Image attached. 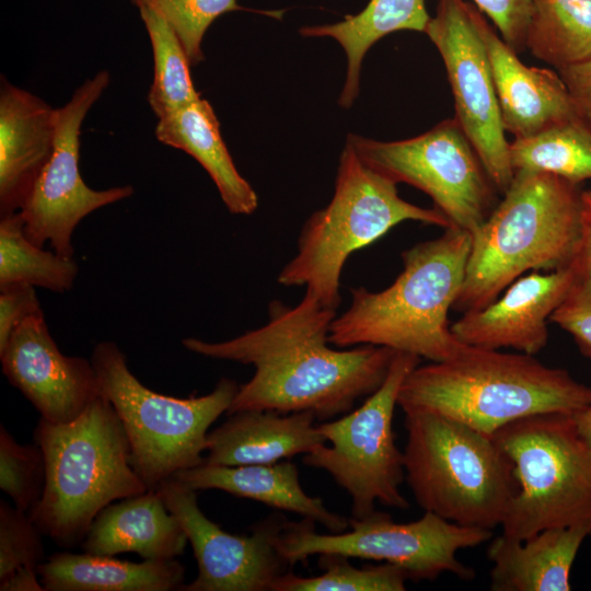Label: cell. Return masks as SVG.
Wrapping results in <instances>:
<instances>
[{
    "mask_svg": "<svg viewBox=\"0 0 591 591\" xmlns=\"http://www.w3.org/2000/svg\"><path fill=\"white\" fill-rule=\"evenodd\" d=\"M335 310L311 293L294 306L275 300L263 326L223 341L188 337L189 351L219 360L252 364V379L240 385L227 412H311L328 420L348 413L355 402L384 382L396 350L383 346L329 347Z\"/></svg>",
    "mask_w": 591,
    "mask_h": 591,
    "instance_id": "1",
    "label": "cell"
},
{
    "mask_svg": "<svg viewBox=\"0 0 591 591\" xmlns=\"http://www.w3.org/2000/svg\"><path fill=\"white\" fill-rule=\"evenodd\" d=\"M470 232L449 227L439 237L402 254L403 270L381 291L350 289L349 308L333 320L329 344L374 345L439 362L467 345L451 331L449 311L461 291L471 252Z\"/></svg>",
    "mask_w": 591,
    "mask_h": 591,
    "instance_id": "2",
    "label": "cell"
},
{
    "mask_svg": "<svg viewBox=\"0 0 591 591\" xmlns=\"http://www.w3.org/2000/svg\"><path fill=\"white\" fill-rule=\"evenodd\" d=\"M582 190L552 173L514 171L503 198L471 234L465 277L452 309L480 310L528 270L571 265L581 241Z\"/></svg>",
    "mask_w": 591,
    "mask_h": 591,
    "instance_id": "3",
    "label": "cell"
},
{
    "mask_svg": "<svg viewBox=\"0 0 591 591\" xmlns=\"http://www.w3.org/2000/svg\"><path fill=\"white\" fill-rule=\"evenodd\" d=\"M397 405L493 436L520 418L572 414L591 405V386L533 355L467 346L449 360L415 367L401 385Z\"/></svg>",
    "mask_w": 591,
    "mask_h": 591,
    "instance_id": "4",
    "label": "cell"
},
{
    "mask_svg": "<svg viewBox=\"0 0 591 591\" xmlns=\"http://www.w3.org/2000/svg\"><path fill=\"white\" fill-rule=\"evenodd\" d=\"M34 437L45 456L46 480L28 514L59 546L81 543L96 515L114 500L148 490L131 464L124 426L102 394L72 421L39 418Z\"/></svg>",
    "mask_w": 591,
    "mask_h": 591,
    "instance_id": "5",
    "label": "cell"
},
{
    "mask_svg": "<svg viewBox=\"0 0 591 591\" xmlns=\"http://www.w3.org/2000/svg\"><path fill=\"white\" fill-rule=\"evenodd\" d=\"M404 414L405 480L420 508L465 526H500L518 482L494 437L431 412Z\"/></svg>",
    "mask_w": 591,
    "mask_h": 591,
    "instance_id": "6",
    "label": "cell"
},
{
    "mask_svg": "<svg viewBox=\"0 0 591 591\" xmlns=\"http://www.w3.org/2000/svg\"><path fill=\"white\" fill-rule=\"evenodd\" d=\"M396 185L366 164L346 142L333 197L304 222L298 252L277 281L285 287L304 286L324 308L336 311L341 302V271L352 253L406 220L451 227L437 208H422L399 197Z\"/></svg>",
    "mask_w": 591,
    "mask_h": 591,
    "instance_id": "7",
    "label": "cell"
},
{
    "mask_svg": "<svg viewBox=\"0 0 591 591\" xmlns=\"http://www.w3.org/2000/svg\"><path fill=\"white\" fill-rule=\"evenodd\" d=\"M90 360L102 395L124 426L131 464L148 489L204 463L208 430L228 412L239 390L234 380L221 378L206 395L178 398L143 385L113 341L95 345Z\"/></svg>",
    "mask_w": 591,
    "mask_h": 591,
    "instance_id": "8",
    "label": "cell"
},
{
    "mask_svg": "<svg viewBox=\"0 0 591 591\" xmlns=\"http://www.w3.org/2000/svg\"><path fill=\"white\" fill-rule=\"evenodd\" d=\"M511 459L518 491L501 534L523 541L545 529L579 525L591 534V447L570 413L517 419L493 434Z\"/></svg>",
    "mask_w": 591,
    "mask_h": 591,
    "instance_id": "9",
    "label": "cell"
},
{
    "mask_svg": "<svg viewBox=\"0 0 591 591\" xmlns=\"http://www.w3.org/2000/svg\"><path fill=\"white\" fill-rule=\"evenodd\" d=\"M314 524L303 518L288 521L282 530L278 547L291 566L312 555L336 553L393 564L413 581L434 580L445 572L474 579V569L459 559L457 552L493 536V530L461 525L428 511L416 521L397 523L391 514L373 510L349 519L351 530L340 533L320 534Z\"/></svg>",
    "mask_w": 591,
    "mask_h": 591,
    "instance_id": "10",
    "label": "cell"
},
{
    "mask_svg": "<svg viewBox=\"0 0 591 591\" xmlns=\"http://www.w3.org/2000/svg\"><path fill=\"white\" fill-rule=\"evenodd\" d=\"M420 359L396 351L384 382L360 407L317 425L331 445L302 457L304 465L326 471L349 494L352 518L371 513L375 501L401 510L409 507L401 491L404 455L395 443L393 416L401 385Z\"/></svg>",
    "mask_w": 591,
    "mask_h": 591,
    "instance_id": "11",
    "label": "cell"
},
{
    "mask_svg": "<svg viewBox=\"0 0 591 591\" xmlns=\"http://www.w3.org/2000/svg\"><path fill=\"white\" fill-rule=\"evenodd\" d=\"M346 142L370 167L426 193L451 227L471 234L499 201L498 189L455 117L409 139L379 141L349 134Z\"/></svg>",
    "mask_w": 591,
    "mask_h": 591,
    "instance_id": "12",
    "label": "cell"
},
{
    "mask_svg": "<svg viewBox=\"0 0 591 591\" xmlns=\"http://www.w3.org/2000/svg\"><path fill=\"white\" fill-rule=\"evenodd\" d=\"M484 20L483 12L465 0H439L425 33L443 60L454 117L491 182L503 194L514 171L483 36Z\"/></svg>",
    "mask_w": 591,
    "mask_h": 591,
    "instance_id": "13",
    "label": "cell"
},
{
    "mask_svg": "<svg viewBox=\"0 0 591 591\" xmlns=\"http://www.w3.org/2000/svg\"><path fill=\"white\" fill-rule=\"evenodd\" d=\"M109 81L108 71L97 72L73 92L66 105L57 108L54 152L19 211L26 236L40 247L49 243L62 256L73 257L72 234L84 217L135 192L130 185L93 189L79 171L82 123Z\"/></svg>",
    "mask_w": 591,
    "mask_h": 591,
    "instance_id": "14",
    "label": "cell"
},
{
    "mask_svg": "<svg viewBox=\"0 0 591 591\" xmlns=\"http://www.w3.org/2000/svg\"><path fill=\"white\" fill-rule=\"evenodd\" d=\"M190 543L198 573L181 591H274L291 571L278 542L288 520L274 514L248 535L221 529L200 510L196 491L171 477L155 488Z\"/></svg>",
    "mask_w": 591,
    "mask_h": 591,
    "instance_id": "15",
    "label": "cell"
},
{
    "mask_svg": "<svg viewBox=\"0 0 591 591\" xmlns=\"http://www.w3.org/2000/svg\"><path fill=\"white\" fill-rule=\"evenodd\" d=\"M0 359L9 382L47 421H72L102 394L91 360L59 350L43 311L30 315L14 329L0 350Z\"/></svg>",
    "mask_w": 591,
    "mask_h": 591,
    "instance_id": "16",
    "label": "cell"
},
{
    "mask_svg": "<svg viewBox=\"0 0 591 591\" xmlns=\"http://www.w3.org/2000/svg\"><path fill=\"white\" fill-rule=\"evenodd\" d=\"M582 277L576 260L563 269L521 276L491 304L463 313L451 331L467 346L535 356L547 344L552 313Z\"/></svg>",
    "mask_w": 591,
    "mask_h": 591,
    "instance_id": "17",
    "label": "cell"
},
{
    "mask_svg": "<svg viewBox=\"0 0 591 591\" xmlns=\"http://www.w3.org/2000/svg\"><path fill=\"white\" fill-rule=\"evenodd\" d=\"M57 109L1 77L0 215L19 212L55 148Z\"/></svg>",
    "mask_w": 591,
    "mask_h": 591,
    "instance_id": "18",
    "label": "cell"
},
{
    "mask_svg": "<svg viewBox=\"0 0 591 591\" xmlns=\"http://www.w3.org/2000/svg\"><path fill=\"white\" fill-rule=\"evenodd\" d=\"M482 31L506 132L528 138L579 117L557 71L523 63L486 19Z\"/></svg>",
    "mask_w": 591,
    "mask_h": 591,
    "instance_id": "19",
    "label": "cell"
},
{
    "mask_svg": "<svg viewBox=\"0 0 591 591\" xmlns=\"http://www.w3.org/2000/svg\"><path fill=\"white\" fill-rule=\"evenodd\" d=\"M311 412L241 410L207 433L204 463L273 464L306 454L327 441Z\"/></svg>",
    "mask_w": 591,
    "mask_h": 591,
    "instance_id": "20",
    "label": "cell"
},
{
    "mask_svg": "<svg viewBox=\"0 0 591 591\" xmlns=\"http://www.w3.org/2000/svg\"><path fill=\"white\" fill-rule=\"evenodd\" d=\"M187 536L157 489L105 507L91 523L82 549L94 555L136 553L143 559H174L183 554Z\"/></svg>",
    "mask_w": 591,
    "mask_h": 591,
    "instance_id": "21",
    "label": "cell"
},
{
    "mask_svg": "<svg viewBox=\"0 0 591 591\" xmlns=\"http://www.w3.org/2000/svg\"><path fill=\"white\" fill-rule=\"evenodd\" d=\"M172 477L195 491L223 490L277 510L297 513L321 523L331 533H340L350 526L349 519L332 512L320 497H311L303 490L298 467L290 461L234 466L201 463Z\"/></svg>",
    "mask_w": 591,
    "mask_h": 591,
    "instance_id": "22",
    "label": "cell"
},
{
    "mask_svg": "<svg viewBox=\"0 0 591 591\" xmlns=\"http://www.w3.org/2000/svg\"><path fill=\"white\" fill-rule=\"evenodd\" d=\"M589 536L579 525L545 529L523 541L500 534L488 546L490 590L569 591L572 565Z\"/></svg>",
    "mask_w": 591,
    "mask_h": 591,
    "instance_id": "23",
    "label": "cell"
},
{
    "mask_svg": "<svg viewBox=\"0 0 591 591\" xmlns=\"http://www.w3.org/2000/svg\"><path fill=\"white\" fill-rule=\"evenodd\" d=\"M154 132L159 141L185 151L206 170L231 213L247 216L257 209V194L237 171L207 100L198 99L159 118Z\"/></svg>",
    "mask_w": 591,
    "mask_h": 591,
    "instance_id": "24",
    "label": "cell"
},
{
    "mask_svg": "<svg viewBox=\"0 0 591 591\" xmlns=\"http://www.w3.org/2000/svg\"><path fill=\"white\" fill-rule=\"evenodd\" d=\"M46 591H170L184 584L174 559L132 563L90 553H56L37 568Z\"/></svg>",
    "mask_w": 591,
    "mask_h": 591,
    "instance_id": "25",
    "label": "cell"
},
{
    "mask_svg": "<svg viewBox=\"0 0 591 591\" xmlns=\"http://www.w3.org/2000/svg\"><path fill=\"white\" fill-rule=\"evenodd\" d=\"M430 18L426 0H370L362 11L343 21L308 25L299 32L305 37H332L343 47L347 72L338 104L348 109L358 96L362 60L371 46L398 31L425 33Z\"/></svg>",
    "mask_w": 591,
    "mask_h": 591,
    "instance_id": "26",
    "label": "cell"
},
{
    "mask_svg": "<svg viewBox=\"0 0 591 591\" xmlns=\"http://www.w3.org/2000/svg\"><path fill=\"white\" fill-rule=\"evenodd\" d=\"M525 48L557 70L591 58V0H533Z\"/></svg>",
    "mask_w": 591,
    "mask_h": 591,
    "instance_id": "27",
    "label": "cell"
},
{
    "mask_svg": "<svg viewBox=\"0 0 591 591\" xmlns=\"http://www.w3.org/2000/svg\"><path fill=\"white\" fill-rule=\"evenodd\" d=\"M513 171L533 170L580 184L591 179V126L580 117L509 144Z\"/></svg>",
    "mask_w": 591,
    "mask_h": 591,
    "instance_id": "28",
    "label": "cell"
},
{
    "mask_svg": "<svg viewBox=\"0 0 591 591\" xmlns=\"http://www.w3.org/2000/svg\"><path fill=\"white\" fill-rule=\"evenodd\" d=\"M78 271L73 257L44 251L26 236L20 212L1 217L0 287L28 283L66 292L73 287Z\"/></svg>",
    "mask_w": 591,
    "mask_h": 591,
    "instance_id": "29",
    "label": "cell"
},
{
    "mask_svg": "<svg viewBox=\"0 0 591 591\" xmlns=\"http://www.w3.org/2000/svg\"><path fill=\"white\" fill-rule=\"evenodd\" d=\"M149 34L154 73L148 93L153 113L163 117L198 99L190 77V61L172 26L151 5H137Z\"/></svg>",
    "mask_w": 591,
    "mask_h": 591,
    "instance_id": "30",
    "label": "cell"
},
{
    "mask_svg": "<svg viewBox=\"0 0 591 591\" xmlns=\"http://www.w3.org/2000/svg\"><path fill=\"white\" fill-rule=\"evenodd\" d=\"M349 557L336 554H320L318 576L300 577L289 571L276 583L274 591H404L407 573L399 567L384 563L362 568L355 567Z\"/></svg>",
    "mask_w": 591,
    "mask_h": 591,
    "instance_id": "31",
    "label": "cell"
},
{
    "mask_svg": "<svg viewBox=\"0 0 591 591\" xmlns=\"http://www.w3.org/2000/svg\"><path fill=\"white\" fill-rule=\"evenodd\" d=\"M46 480L43 450L36 444H20L0 427V488L14 507L30 513L39 502Z\"/></svg>",
    "mask_w": 591,
    "mask_h": 591,
    "instance_id": "32",
    "label": "cell"
},
{
    "mask_svg": "<svg viewBox=\"0 0 591 591\" xmlns=\"http://www.w3.org/2000/svg\"><path fill=\"white\" fill-rule=\"evenodd\" d=\"M135 5L146 3L154 8L178 36L192 66L205 57L201 49L204 36L220 15L246 10L236 0H131Z\"/></svg>",
    "mask_w": 591,
    "mask_h": 591,
    "instance_id": "33",
    "label": "cell"
},
{
    "mask_svg": "<svg viewBox=\"0 0 591 591\" xmlns=\"http://www.w3.org/2000/svg\"><path fill=\"white\" fill-rule=\"evenodd\" d=\"M43 533L25 511L0 501V581L21 568L43 563Z\"/></svg>",
    "mask_w": 591,
    "mask_h": 591,
    "instance_id": "34",
    "label": "cell"
},
{
    "mask_svg": "<svg viewBox=\"0 0 591 591\" xmlns=\"http://www.w3.org/2000/svg\"><path fill=\"white\" fill-rule=\"evenodd\" d=\"M549 322L569 333L581 354L591 359V279L582 277L573 285Z\"/></svg>",
    "mask_w": 591,
    "mask_h": 591,
    "instance_id": "35",
    "label": "cell"
},
{
    "mask_svg": "<svg viewBox=\"0 0 591 591\" xmlns=\"http://www.w3.org/2000/svg\"><path fill=\"white\" fill-rule=\"evenodd\" d=\"M517 53L525 48L526 26L533 0H473Z\"/></svg>",
    "mask_w": 591,
    "mask_h": 591,
    "instance_id": "36",
    "label": "cell"
},
{
    "mask_svg": "<svg viewBox=\"0 0 591 591\" xmlns=\"http://www.w3.org/2000/svg\"><path fill=\"white\" fill-rule=\"evenodd\" d=\"M0 350L14 329L30 315L42 311L34 286L13 283L0 287Z\"/></svg>",
    "mask_w": 591,
    "mask_h": 591,
    "instance_id": "37",
    "label": "cell"
},
{
    "mask_svg": "<svg viewBox=\"0 0 591 591\" xmlns=\"http://www.w3.org/2000/svg\"><path fill=\"white\" fill-rule=\"evenodd\" d=\"M578 116L591 126V58L557 70Z\"/></svg>",
    "mask_w": 591,
    "mask_h": 591,
    "instance_id": "38",
    "label": "cell"
},
{
    "mask_svg": "<svg viewBox=\"0 0 591 591\" xmlns=\"http://www.w3.org/2000/svg\"><path fill=\"white\" fill-rule=\"evenodd\" d=\"M581 241L576 262L582 276L591 279V189L582 190Z\"/></svg>",
    "mask_w": 591,
    "mask_h": 591,
    "instance_id": "39",
    "label": "cell"
},
{
    "mask_svg": "<svg viewBox=\"0 0 591 591\" xmlns=\"http://www.w3.org/2000/svg\"><path fill=\"white\" fill-rule=\"evenodd\" d=\"M37 570L21 568L0 581L1 591H43L44 586L37 579Z\"/></svg>",
    "mask_w": 591,
    "mask_h": 591,
    "instance_id": "40",
    "label": "cell"
},
{
    "mask_svg": "<svg viewBox=\"0 0 591 591\" xmlns=\"http://www.w3.org/2000/svg\"><path fill=\"white\" fill-rule=\"evenodd\" d=\"M577 429L591 447V405L572 413Z\"/></svg>",
    "mask_w": 591,
    "mask_h": 591,
    "instance_id": "41",
    "label": "cell"
}]
</instances>
